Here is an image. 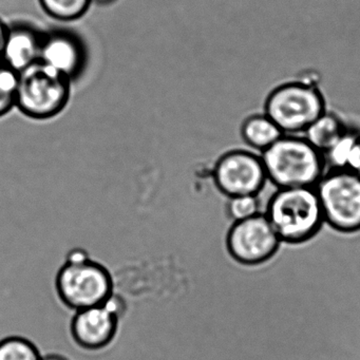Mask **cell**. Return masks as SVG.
<instances>
[{
    "mask_svg": "<svg viewBox=\"0 0 360 360\" xmlns=\"http://www.w3.org/2000/svg\"><path fill=\"white\" fill-rule=\"evenodd\" d=\"M212 180L223 195L233 198L258 195L267 176L261 158L248 151L235 150L217 161Z\"/></svg>",
    "mask_w": 360,
    "mask_h": 360,
    "instance_id": "obj_7",
    "label": "cell"
},
{
    "mask_svg": "<svg viewBox=\"0 0 360 360\" xmlns=\"http://www.w3.org/2000/svg\"><path fill=\"white\" fill-rule=\"evenodd\" d=\"M317 195L323 219L334 229H360V176L347 169H337L319 181Z\"/></svg>",
    "mask_w": 360,
    "mask_h": 360,
    "instance_id": "obj_6",
    "label": "cell"
},
{
    "mask_svg": "<svg viewBox=\"0 0 360 360\" xmlns=\"http://www.w3.org/2000/svg\"><path fill=\"white\" fill-rule=\"evenodd\" d=\"M41 352L28 339L18 336L0 339V360H41Z\"/></svg>",
    "mask_w": 360,
    "mask_h": 360,
    "instance_id": "obj_14",
    "label": "cell"
},
{
    "mask_svg": "<svg viewBox=\"0 0 360 360\" xmlns=\"http://www.w3.org/2000/svg\"><path fill=\"white\" fill-rule=\"evenodd\" d=\"M347 170L360 176V136H357L352 147L349 160H347Z\"/></svg>",
    "mask_w": 360,
    "mask_h": 360,
    "instance_id": "obj_18",
    "label": "cell"
},
{
    "mask_svg": "<svg viewBox=\"0 0 360 360\" xmlns=\"http://www.w3.org/2000/svg\"><path fill=\"white\" fill-rule=\"evenodd\" d=\"M43 35L32 27L18 25L8 31L3 62L20 73L39 62Z\"/></svg>",
    "mask_w": 360,
    "mask_h": 360,
    "instance_id": "obj_11",
    "label": "cell"
},
{
    "mask_svg": "<svg viewBox=\"0 0 360 360\" xmlns=\"http://www.w3.org/2000/svg\"><path fill=\"white\" fill-rule=\"evenodd\" d=\"M266 217L279 239L286 242L309 239L323 220L317 191L311 187L279 189L269 202Z\"/></svg>",
    "mask_w": 360,
    "mask_h": 360,
    "instance_id": "obj_3",
    "label": "cell"
},
{
    "mask_svg": "<svg viewBox=\"0 0 360 360\" xmlns=\"http://www.w3.org/2000/svg\"><path fill=\"white\" fill-rule=\"evenodd\" d=\"M229 212L231 218L239 222L259 214V202L256 195H238L231 198Z\"/></svg>",
    "mask_w": 360,
    "mask_h": 360,
    "instance_id": "obj_17",
    "label": "cell"
},
{
    "mask_svg": "<svg viewBox=\"0 0 360 360\" xmlns=\"http://www.w3.org/2000/svg\"><path fill=\"white\" fill-rule=\"evenodd\" d=\"M70 79L41 62L18 73L16 104L27 115L48 119L58 115L69 98Z\"/></svg>",
    "mask_w": 360,
    "mask_h": 360,
    "instance_id": "obj_5",
    "label": "cell"
},
{
    "mask_svg": "<svg viewBox=\"0 0 360 360\" xmlns=\"http://www.w3.org/2000/svg\"><path fill=\"white\" fill-rule=\"evenodd\" d=\"M56 285L62 302L75 311L105 304L115 288L108 269L89 258L65 260L56 275Z\"/></svg>",
    "mask_w": 360,
    "mask_h": 360,
    "instance_id": "obj_4",
    "label": "cell"
},
{
    "mask_svg": "<svg viewBox=\"0 0 360 360\" xmlns=\"http://www.w3.org/2000/svg\"><path fill=\"white\" fill-rule=\"evenodd\" d=\"M91 0H41L44 9L58 20H72L81 18Z\"/></svg>",
    "mask_w": 360,
    "mask_h": 360,
    "instance_id": "obj_15",
    "label": "cell"
},
{
    "mask_svg": "<svg viewBox=\"0 0 360 360\" xmlns=\"http://www.w3.org/2000/svg\"><path fill=\"white\" fill-rule=\"evenodd\" d=\"M279 242L267 217L256 214L235 223L227 237V248L239 262L257 264L273 256Z\"/></svg>",
    "mask_w": 360,
    "mask_h": 360,
    "instance_id": "obj_9",
    "label": "cell"
},
{
    "mask_svg": "<svg viewBox=\"0 0 360 360\" xmlns=\"http://www.w3.org/2000/svg\"><path fill=\"white\" fill-rule=\"evenodd\" d=\"M307 142L322 155L333 148L345 134H349L347 126L340 117L326 111L316 120L304 132Z\"/></svg>",
    "mask_w": 360,
    "mask_h": 360,
    "instance_id": "obj_12",
    "label": "cell"
},
{
    "mask_svg": "<svg viewBox=\"0 0 360 360\" xmlns=\"http://www.w3.org/2000/svg\"><path fill=\"white\" fill-rule=\"evenodd\" d=\"M261 159L267 179L280 189L311 187L323 172V155L298 136L284 134Z\"/></svg>",
    "mask_w": 360,
    "mask_h": 360,
    "instance_id": "obj_1",
    "label": "cell"
},
{
    "mask_svg": "<svg viewBox=\"0 0 360 360\" xmlns=\"http://www.w3.org/2000/svg\"><path fill=\"white\" fill-rule=\"evenodd\" d=\"M94 1L100 4H109L111 3V1H113V0H94Z\"/></svg>",
    "mask_w": 360,
    "mask_h": 360,
    "instance_id": "obj_21",
    "label": "cell"
},
{
    "mask_svg": "<svg viewBox=\"0 0 360 360\" xmlns=\"http://www.w3.org/2000/svg\"><path fill=\"white\" fill-rule=\"evenodd\" d=\"M18 73L0 60V117L16 104Z\"/></svg>",
    "mask_w": 360,
    "mask_h": 360,
    "instance_id": "obj_16",
    "label": "cell"
},
{
    "mask_svg": "<svg viewBox=\"0 0 360 360\" xmlns=\"http://www.w3.org/2000/svg\"><path fill=\"white\" fill-rule=\"evenodd\" d=\"M8 31L9 29L0 20V58L3 56L5 50L6 41H7Z\"/></svg>",
    "mask_w": 360,
    "mask_h": 360,
    "instance_id": "obj_19",
    "label": "cell"
},
{
    "mask_svg": "<svg viewBox=\"0 0 360 360\" xmlns=\"http://www.w3.org/2000/svg\"><path fill=\"white\" fill-rule=\"evenodd\" d=\"M241 136L248 146L263 153L275 144L284 134L271 117L261 113L250 115L244 120L241 125Z\"/></svg>",
    "mask_w": 360,
    "mask_h": 360,
    "instance_id": "obj_13",
    "label": "cell"
},
{
    "mask_svg": "<svg viewBox=\"0 0 360 360\" xmlns=\"http://www.w3.org/2000/svg\"><path fill=\"white\" fill-rule=\"evenodd\" d=\"M326 111L323 94L309 81L278 86L269 92L264 105L265 115L288 136L304 134Z\"/></svg>",
    "mask_w": 360,
    "mask_h": 360,
    "instance_id": "obj_2",
    "label": "cell"
},
{
    "mask_svg": "<svg viewBox=\"0 0 360 360\" xmlns=\"http://www.w3.org/2000/svg\"><path fill=\"white\" fill-rule=\"evenodd\" d=\"M41 360H68L67 358L63 357L60 355H56V354H51V355L44 356Z\"/></svg>",
    "mask_w": 360,
    "mask_h": 360,
    "instance_id": "obj_20",
    "label": "cell"
},
{
    "mask_svg": "<svg viewBox=\"0 0 360 360\" xmlns=\"http://www.w3.org/2000/svg\"><path fill=\"white\" fill-rule=\"evenodd\" d=\"M39 62L68 79H75L85 66V48L72 33L56 31L43 37Z\"/></svg>",
    "mask_w": 360,
    "mask_h": 360,
    "instance_id": "obj_10",
    "label": "cell"
},
{
    "mask_svg": "<svg viewBox=\"0 0 360 360\" xmlns=\"http://www.w3.org/2000/svg\"><path fill=\"white\" fill-rule=\"evenodd\" d=\"M123 309V299L113 292L105 304L77 311L70 326L75 342L91 351L104 349L117 335L119 315Z\"/></svg>",
    "mask_w": 360,
    "mask_h": 360,
    "instance_id": "obj_8",
    "label": "cell"
}]
</instances>
